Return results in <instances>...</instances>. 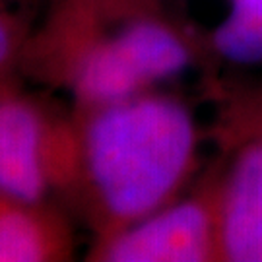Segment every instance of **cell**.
Masks as SVG:
<instances>
[{"label": "cell", "instance_id": "obj_6", "mask_svg": "<svg viewBox=\"0 0 262 262\" xmlns=\"http://www.w3.org/2000/svg\"><path fill=\"white\" fill-rule=\"evenodd\" d=\"M220 239L229 260L262 262V144L239 158L225 190Z\"/></svg>", "mask_w": 262, "mask_h": 262}, {"label": "cell", "instance_id": "obj_4", "mask_svg": "<svg viewBox=\"0 0 262 262\" xmlns=\"http://www.w3.org/2000/svg\"><path fill=\"white\" fill-rule=\"evenodd\" d=\"M212 247V217L202 202L187 200L158 208L134 224L97 239L92 260L198 262Z\"/></svg>", "mask_w": 262, "mask_h": 262}, {"label": "cell", "instance_id": "obj_5", "mask_svg": "<svg viewBox=\"0 0 262 262\" xmlns=\"http://www.w3.org/2000/svg\"><path fill=\"white\" fill-rule=\"evenodd\" d=\"M72 251L68 225L49 204L0 192V262H58Z\"/></svg>", "mask_w": 262, "mask_h": 262}, {"label": "cell", "instance_id": "obj_8", "mask_svg": "<svg viewBox=\"0 0 262 262\" xmlns=\"http://www.w3.org/2000/svg\"><path fill=\"white\" fill-rule=\"evenodd\" d=\"M24 53L21 29L14 18L0 8V82H6V76L18 62Z\"/></svg>", "mask_w": 262, "mask_h": 262}, {"label": "cell", "instance_id": "obj_3", "mask_svg": "<svg viewBox=\"0 0 262 262\" xmlns=\"http://www.w3.org/2000/svg\"><path fill=\"white\" fill-rule=\"evenodd\" d=\"M74 126L0 82V192L29 204L66 194L72 177Z\"/></svg>", "mask_w": 262, "mask_h": 262}, {"label": "cell", "instance_id": "obj_7", "mask_svg": "<svg viewBox=\"0 0 262 262\" xmlns=\"http://www.w3.org/2000/svg\"><path fill=\"white\" fill-rule=\"evenodd\" d=\"M220 55L253 64L262 60V0H231L229 14L214 33Z\"/></svg>", "mask_w": 262, "mask_h": 262}, {"label": "cell", "instance_id": "obj_2", "mask_svg": "<svg viewBox=\"0 0 262 262\" xmlns=\"http://www.w3.org/2000/svg\"><path fill=\"white\" fill-rule=\"evenodd\" d=\"M113 0H62L39 39L43 70L60 80L78 111L122 101L185 70V41L161 21L119 19Z\"/></svg>", "mask_w": 262, "mask_h": 262}, {"label": "cell", "instance_id": "obj_1", "mask_svg": "<svg viewBox=\"0 0 262 262\" xmlns=\"http://www.w3.org/2000/svg\"><path fill=\"white\" fill-rule=\"evenodd\" d=\"M66 194L74 196L97 239L161 208L187 173L194 126L181 103L134 95L78 111Z\"/></svg>", "mask_w": 262, "mask_h": 262}]
</instances>
